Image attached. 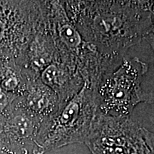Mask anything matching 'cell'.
<instances>
[{
  "label": "cell",
  "mask_w": 154,
  "mask_h": 154,
  "mask_svg": "<svg viewBox=\"0 0 154 154\" xmlns=\"http://www.w3.org/2000/svg\"><path fill=\"white\" fill-rule=\"evenodd\" d=\"M154 1H63L69 19L100 53L122 60L144 38Z\"/></svg>",
  "instance_id": "cell-1"
},
{
  "label": "cell",
  "mask_w": 154,
  "mask_h": 154,
  "mask_svg": "<svg viewBox=\"0 0 154 154\" xmlns=\"http://www.w3.org/2000/svg\"><path fill=\"white\" fill-rule=\"evenodd\" d=\"M45 5L57 56L74 65L85 85L94 89L102 77L116 68L123 59L105 57L86 42L69 19L63 1H45Z\"/></svg>",
  "instance_id": "cell-2"
},
{
  "label": "cell",
  "mask_w": 154,
  "mask_h": 154,
  "mask_svg": "<svg viewBox=\"0 0 154 154\" xmlns=\"http://www.w3.org/2000/svg\"><path fill=\"white\" fill-rule=\"evenodd\" d=\"M96 113L94 90L84 85L79 93L43 121L33 154H45L71 144L84 143Z\"/></svg>",
  "instance_id": "cell-3"
},
{
  "label": "cell",
  "mask_w": 154,
  "mask_h": 154,
  "mask_svg": "<svg viewBox=\"0 0 154 154\" xmlns=\"http://www.w3.org/2000/svg\"><path fill=\"white\" fill-rule=\"evenodd\" d=\"M149 65L138 57L126 56L120 64L101 79L94 88L96 113L129 117L140 103H149L150 91L142 88Z\"/></svg>",
  "instance_id": "cell-4"
},
{
  "label": "cell",
  "mask_w": 154,
  "mask_h": 154,
  "mask_svg": "<svg viewBox=\"0 0 154 154\" xmlns=\"http://www.w3.org/2000/svg\"><path fill=\"white\" fill-rule=\"evenodd\" d=\"M41 1L0 2V57L14 60L34 32Z\"/></svg>",
  "instance_id": "cell-5"
},
{
  "label": "cell",
  "mask_w": 154,
  "mask_h": 154,
  "mask_svg": "<svg viewBox=\"0 0 154 154\" xmlns=\"http://www.w3.org/2000/svg\"><path fill=\"white\" fill-rule=\"evenodd\" d=\"M138 125L130 117L96 113L84 143L92 154H128L131 136Z\"/></svg>",
  "instance_id": "cell-6"
},
{
  "label": "cell",
  "mask_w": 154,
  "mask_h": 154,
  "mask_svg": "<svg viewBox=\"0 0 154 154\" xmlns=\"http://www.w3.org/2000/svg\"><path fill=\"white\" fill-rule=\"evenodd\" d=\"M43 120L14 101L0 116V140L12 148L33 147Z\"/></svg>",
  "instance_id": "cell-7"
},
{
  "label": "cell",
  "mask_w": 154,
  "mask_h": 154,
  "mask_svg": "<svg viewBox=\"0 0 154 154\" xmlns=\"http://www.w3.org/2000/svg\"><path fill=\"white\" fill-rule=\"evenodd\" d=\"M39 78L57 94L59 108L79 93L85 85L76 67L61 60L57 53L54 60L42 71Z\"/></svg>",
  "instance_id": "cell-8"
},
{
  "label": "cell",
  "mask_w": 154,
  "mask_h": 154,
  "mask_svg": "<svg viewBox=\"0 0 154 154\" xmlns=\"http://www.w3.org/2000/svg\"><path fill=\"white\" fill-rule=\"evenodd\" d=\"M14 102L43 121L57 112L59 108L57 94L44 84L40 78L28 80L24 94L15 99Z\"/></svg>",
  "instance_id": "cell-9"
},
{
  "label": "cell",
  "mask_w": 154,
  "mask_h": 154,
  "mask_svg": "<svg viewBox=\"0 0 154 154\" xmlns=\"http://www.w3.org/2000/svg\"><path fill=\"white\" fill-rule=\"evenodd\" d=\"M15 99L14 97L6 93L0 87V116L8 110Z\"/></svg>",
  "instance_id": "cell-10"
},
{
  "label": "cell",
  "mask_w": 154,
  "mask_h": 154,
  "mask_svg": "<svg viewBox=\"0 0 154 154\" xmlns=\"http://www.w3.org/2000/svg\"><path fill=\"white\" fill-rule=\"evenodd\" d=\"M142 137L152 154H154V133L141 126L140 128Z\"/></svg>",
  "instance_id": "cell-11"
},
{
  "label": "cell",
  "mask_w": 154,
  "mask_h": 154,
  "mask_svg": "<svg viewBox=\"0 0 154 154\" xmlns=\"http://www.w3.org/2000/svg\"><path fill=\"white\" fill-rule=\"evenodd\" d=\"M0 154H28V150L15 149L0 140Z\"/></svg>",
  "instance_id": "cell-12"
},
{
  "label": "cell",
  "mask_w": 154,
  "mask_h": 154,
  "mask_svg": "<svg viewBox=\"0 0 154 154\" xmlns=\"http://www.w3.org/2000/svg\"><path fill=\"white\" fill-rule=\"evenodd\" d=\"M152 15H153V21H152V24L150 27L149 32H147V34H146V36H144L143 39H145L148 43L149 44V45L151 46L152 50H153V54H154V2L153 7H152Z\"/></svg>",
  "instance_id": "cell-13"
},
{
  "label": "cell",
  "mask_w": 154,
  "mask_h": 154,
  "mask_svg": "<svg viewBox=\"0 0 154 154\" xmlns=\"http://www.w3.org/2000/svg\"><path fill=\"white\" fill-rule=\"evenodd\" d=\"M151 104H154V91H150L149 103Z\"/></svg>",
  "instance_id": "cell-14"
}]
</instances>
